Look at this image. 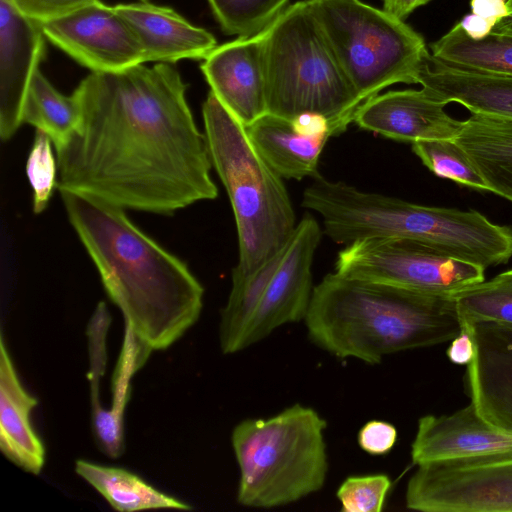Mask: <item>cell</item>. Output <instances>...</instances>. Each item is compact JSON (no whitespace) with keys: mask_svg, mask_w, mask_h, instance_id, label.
<instances>
[{"mask_svg":"<svg viewBox=\"0 0 512 512\" xmlns=\"http://www.w3.org/2000/svg\"><path fill=\"white\" fill-rule=\"evenodd\" d=\"M186 90L170 63L87 75L72 93L80 124L55 148L59 192L159 215L217 198Z\"/></svg>","mask_w":512,"mask_h":512,"instance_id":"1","label":"cell"},{"mask_svg":"<svg viewBox=\"0 0 512 512\" xmlns=\"http://www.w3.org/2000/svg\"><path fill=\"white\" fill-rule=\"evenodd\" d=\"M60 194L68 220L125 326L151 351L170 347L201 314V283L125 210L79 194Z\"/></svg>","mask_w":512,"mask_h":512,"instance_id":"2","label":"cell"},{"mask_svg":"<svg viewBox=\"0 0 512 512\" xmlns=\"http://www.w3.org/2000/svg\"><path fill=\"white\" fill-rule=\"evenodd\" d=\"M304 321L310 340L319 348L371 365L393 353L450 341L462 330L453 295L336 272L314 286Z\"/></svg>","mask_w":512,"mask_h":512,"instance_id":"3","label":"cell"},{"mask_svg":"<svg viewBox=\"0 0 512 512\" xmlns=\"http://www.w3.org/2000/svg\"><path fill=\"white\" fill-rule=\"evenodd\" d=\"M302 206L321 217L323 233L338 244L408 239L484 269L512 257V227L476 210L415 204L320 175L304 190Z\"/></svg>","mask_w":512,"mask_h":512,"instance_id":"4","label":"cell"},{"mask_svg":"<svg viewBox=\"0 0 512 512\" xmlns=\"http://www.w3.org/2000/svg\"><path fill=\"white\" fill-rule=\"evenodd\" d=\"M212 167L230 201L239 258L232 272H254L282 250L296 227L283 178L250 140L246 126L210 91L202 106Z\"/></svg>","mask_w":512,"mask_h":512,"instance_id":"5","label":"cell"},{"mask_svg":"<svg viewBox=\"0 0 512 512\" xmlns=\"http://www.w3.org/2000/svg\"><path fill=\"white\" fill-rule=\"evenodd\" d=\"M326 426L316 410L299 403L239 422L231 434L240 471L237 502L268 509L321 490L328 473Z\"/></svg>","mask_w":512,"mask_h":512,"instance_id":"6","label":"cell"},{"mask_svg":"<svg viewBox=\"0 0 512 512\" xmlns=\"http://www.w3.org/2000/svg\"><path fill=\"white\" fill-rule=\"evenodd\" d=\"M267 112L312 113L342 125L361 105L306 0L288 5L262 31Z\"/></svg>","mask_w":512,"mask_h":512,"instance_id":"7","label":"cell"},{"mask_svg":"<svg viewBox=\"0 0 512 512\" xmlns=\"http://www.w3.org/2000/svg\"><path fill=\"white\" fill-rule=\"evenodd\" d=\"M361 104L395 83L418 84L424 38L361 0H306Z\"/></svg>","mask_w":512,"mask_h":512,"instance_id":"8","label":"cell"},{"mask_svg":"<svg viewBox=\"0 0 512 512\" xmlns=\"http://www.w3.org/2000/svg\"><path fill=\"white\" fill-rule=\"evenodd\" d=\"M484 270L417 241L367 238L339 251L334 272L425 293L453 295L483 282Z\"/></svg>","mask_w":512,"mask_h":512,"instance_id":"9","label":"cell"},{"mask_svg":"<svg viewBox=\"0 0 512 512\" xmlns=\"http://www.w3.org/2000/svg\"><path fill=\"white\" fill-rule=\"evenodd\" d=\"M405 503L422 512H512V456L418 465Z\"/></svg>","mask_w":512,"mask_h":512,"instance_id":"10","label":"cell"},{"mask_svg":"<svg viewBox=\"0 0 512 512\" xmlns=\"http://www.w3.org/2000/svg\"><path fill=\"white\" fill-rule=\"evenodd\" d=\"M323 230L305 214L282 249L242 340V350L287 323L305 319L313 293L312 264Z\"/></svg>","mask_w":512,"mask_h":512,"instance_id":"11","label":"cell"},{"mask_svg":"<svg viewBox=\"0 0 512 512\" xmlns=\"http://www.w3.org/2000/svg\"><path fill=\"white\" fill-rule=\"evenodd\" d=\"M41 25L46 39L91 72H116L145 63L129 24L114 6L100 0Z\"/></svg>","mask_w":512,"mask_h":512,"instance_id":"12","label":"cell"},{"mask_svg":"<svg viewBox=\"0 0 512 512\" xmlns=\"http://www.w3.org/2000/svg\"><path fill=\"white\" fill-rule=\"evenodd\" d=\"M248 136L269 165L283 178L319 176L320 155L328 139L346 130L318 114L293 119L265 113L246 126Z\"/></svg>","mask_w":512,"mask_h":512,"instance_id":"13","label":"cell"},{"mask_svg":"<svg viewBox=\"0 0 512 512\" xmlns=\"http://www.w3.org/2000/svg\"><path fill=\"white\" fill-rule=\"evenodd\" d=\"M462 327L475 346L466 371L470 403L485 422L512 435V329L488 322Z\"/></svg>","mask_w":512,"mask_h":512,"instance_id":"14","label":"cell"},{"mask_svg":"<svg viewBox=\"0 0 512 512\" xmlns=\"http://www.w3.org/2000/svg\"><path fill=\"white\" fill-rule=\"evenodd\" d=\"M41 23L0 0V137L11 139L22 125L24 101L44 56Z\"/></svg>","mask_w":512,"mask_h":512,"instance_id":"15","label":"cell"},{"mask_svg":"<svg viewBox=\"0 0 512 512\" xmlns=\"http://www.w3.org/2000/svg\"><path fill=\"white\" fill-rule=\"evenodd\" d=\"M201 70L210 91L244 126L267 113L262 32L217 46Z\"/></svg>","mask_w":512,"mask_h":512,"instance_id":"16","label":"cell"},{"mask_svg":"<svg viewBox=\"0 0 512 512\" xmlns=\"http://www.w3.org/2000/svg\"><path fill=\"white\" fill-rule=\"evenodd\" d=\"M446 105L423 88L389 91L363 102L353 122L367 131L411 144L422 140H454L463 121L447 114Z\"/></svg>","mask_w":512,"mask_h":512,"instance_id":"17","label":"cell"},{"mask_svg":"<svg viewBox=\"0 0 512 512\" xmlns=\"http://www.w3.org/2000/svg\"><path fill=\"white\" fill-rule=\"evenodd\" d=\"M506 456H512V435L485 422L471 403L448 415L421 417L411 445V459L417 466Z\"/></svg>","mask_w":512,"mask_h":512,"instance_id":"18","label":"cell"},{"mask_svg":"<svg viewBox=\"0 0 512 512\" xmlns=\"http://www.w3.org/2000/svg\"><path fill=\"white\" fill-rule=\"evenodd\" d=\"M114 8L135 33L145 63L204 60L217 47L209 31L194 26L170 7L138 0Z\"/></svg>","mask_w":512,"mask_h":512,"instance_id":"19","label":"cell"},{"mask_svg":"<svg viewBox=\"0 0 512 512\" xmlns=\"http://www.w3.org/2000/svg\"><path fill=\"white\" fill-rule=\"evenodd\" d=\"M418 84L445 104L456 102L472 114L512 120V76L462 69L446 64L429 52Z\"/></svg>","mask_w":512,"mask_h":512,"instance_id":"20","label":"cell"},{"mask_svg":"<svg viewBox=\"0 0 512 512\" xmlns=\"http://www.w3.org/2000/svg\"><path fill=\"white\" fill-rule=\"evenodd\" d=\"M38 399L22 385L3 335L0 340V450L13 464L34 475L45 464V447L30 419Z\"/></svg>","mask_w":512,"mask_h":512,"instance_id":"21","label":"cell"},{"mask_svg":"<svg viewBox=\"0 0 512 512\" xmlns=\"http://www.w3.org/2000/svg\"><path fill=\"white\" fill-rule=\"evenodd\" d=\"M454 140L477 168L489 192L512 201V120L471 113Z\"/></svg>","mask_w":512,"mask_h":512,"instance_id":"22","label":"cell"},{"mask_svg":"<svg viewBox=\"0 0 512 512\" xmlns=\"http://www.w3.org/2000/svg\"><path fill=\"white\" fill-rule=\"evenodd\" d=\"M75 472L120 512L162 508L190 510L192 508L122 468L103 466L79 459L75 462Z\"/></svg>","mask_w":512,"mask_h":512,"instance_id":"23","label":"cell"},{"mask_svg":"<svg viewBox=\"0 0 512 512\" xmlns=\"http://www.w3.org/2000/svg\"><path fill=\"white\" fill-rule=\"evenodd\" d=\"M151 352L125 326L124 341L113 376L111 409H103L92 416L96 443L108 457L118 458L124 451L123 416L130 397V381Z\"/></svg>","mask_w":512,"mask_h":512,"instance_id":"24","label":"cell"},{"mask_svg":"<svg viewBox=\"0 0 512 512\" xmlns=\"http://www.w3.org/2000/svg\"><path fill=\"white\" fill-rule=\"evenodd\" d=\"M430 48L433 57L451 66L512 76V35L491 33L474 40L457 23Z\"/></svg>","mask_w":512,"mask_h":512,"instance_id":"25","label":"cell"},{"mask_svg":"<svg viewBox=\"0 0 512 512\" xmlns=\"http://www.w3.org/2000/svg\"><path fill=\"white\" fill-rule=\"evenodd\" d=\"M80 120V107L73 94L60 93L38 69L24 101L22 124L45 133L58 148L69 140Z\"/></svg>","mask_w":512,"mask_h":512,"instance_id":"26","label":"cell"},{"mask_svg":"<svg viewBox=\"0 0 512 512\" xmlns=\"http://www.w3.org/2000/svg\"><path fill=\"white\" fill-rule=\"evenodd\" d=\"M462 324L488 322L512 329V269L453 294Z\"/></svg>","mask_w":512,"mask_h":512,"instance_id":"27","label":"cell"},{"mask_svg":"<svg viewBox=\"0 0 512 512\" xmlns=\"http://www.w3.org/2000/svg\"><path fill=\"white\" fill-rule=\"evenodd\" d=\"M412 151L435 175L462 186L489 191L483 177L455 140H422L412 143Z\"/></svg>","mask_w":512,"mask_h":512,"instance_id":"28","label":"cell"},{"mask_svg":"<svg viewBox=\"0 0 512 512\" xmlns=\"http://www.w3.org/2000/svg\"><path fill=\"white\" fill-rule=\"evenodd\" d=\"M227 35L251 37L265 30L288 6L289 0H207Z\"/></svg>","mask_w":512,"mask_h":512,"instance_id":"29","label":"cell"},{"mask_svg":"<svg viewBox=\"0 0 512 512\" xmlns=\"http://www.w3.org/2000/svg\"><path fill=\"white\" fill-rule=\"evenodd\" d=\"M52 144L45 133L36 130L25 167L32 189L35 214L42 213L47 208L54 189L58 187V163L53 154Z\"/></svg>","mask_w":512,"mask_h":512,"instance_id":"30","label":"cell"},{"mask_svg":"<svg viewBox=\"0 0 512 512\" xmlns=\"http://www.w3.org/2000/svg\"><path fill=\"white\" fill-rule=\"evenodd\" d=\"M392 482L378 473L347 477L336 491L343 512H380L383 510Z\"/></svg>","mask_w":512,"mask_h":512,"instance_id":"31","label":"cell"},{"mask_svg":"<svg viewBox=\"0 0 512 512\" xmlns=\"http://www.w3.org/2000/svg\"><path fill=\"white\" fill-rule=\"evenodd\" d=\"M22 15L45 23L99 0H8Z\"/></svg>","mask_w":512,"mask_h":512,"instance_id":"32","label":"cell"},{"mask_svg":"<svg viewBox=\"0 0 512 512\" xmlns=\"http://www.w3.org/2000/svg\"><path fill=\"white\" fill-rule=\"evenodd\" d=\"M396 427L383 420H370L359 430L357 441L360 448L374 456L389 453L397 441Z\"/></svg>","mask_w":512,"mask_h":512,"instance_id":"33","label":"cell"},{"mask_svg":"<svg viewBox=\"0 0 512 512\" xmlns=\"http://www.w3.org/2000/svg\"><path fill=\"white\" fill-rule=\"evenodd\" d=\"M448 359L458 365H468L474 357L475 346L470 332L462 327L461 332L451 340L447 349Z\"/></svg>","mask_w":512,"mask_h":512,"instance_id":"34","label":"cell"},{"mask_svg":"<svg viewBox=\"0 0 512 512\" xmlns=\"http://www.w3.org/2000/svg\"><path fill=\"white\" fill-rule=\"evenodd\" d=\"M471 13L489 20L494 26L509 14L507 0H470Z\"/></svg>","mask_w":512,"mask_h":512,"instance_id":"35","label":"cell"},{"mask_svg":"<svg viewBox=\"0 0 512 512\" xmlns=\"http://www.w3.org/2000/svg\"><path fill=\"white\" fill-rule=\"evenodd\" d=\"M467 36L474 40L487 37L492 33L494 24L476 14H466L458 23Z\"/></svg>","mask_w":512,"mask_h":512,"instance_id":"36","label":"cell"},{"mask_svg":"<svg viewBox=\"0 0 512 512\" xmlns=\"http://www.w3.org/2000/svg\"><path fill=\"white\" fill-rule=\"evenodd\" d=\"M431 0H383V10L405 20L414 10L426 5Z\"/></svg>","mask_w":512,"mask_h":512,"instance_id":"37","label":"cell"},{"mask_svg":"<svg viewBox=\"0 0 512 512\" xmlns=\"http://www.w3.org/2000/svg\"><path fill=\"white\" fill-rule=\"evenodd\" d=\"M492 33L512 35V12L494 26Z\"/></svg>","mask_w":512,"mask_h":512,"instance_id":"38","label":"cell"},{"mask_svg":"<svg viewBox=\"0 0 512 512\" xmlns=\"http://www.w3.org/2000/svg\"><path fill=\"white\" fill-rule=\"evenodd\" d=\"M507 6L509 9V13L512 12V0H507Z\"/></svg>","mask_w":512,"mask_h":512,"instance_id":"39","label":"cell"}]
</instances>
